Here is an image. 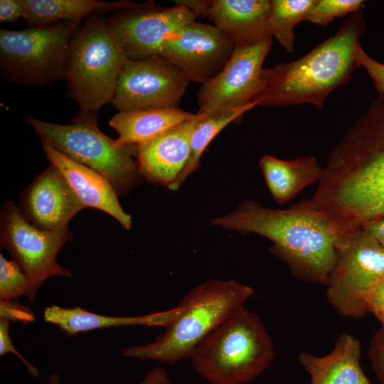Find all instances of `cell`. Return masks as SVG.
<instances>
[{
	"instance_id": "cell-23",
	"label": "cell",
	"mask_w": 384,
	"mask_h": 384,
	"mask_svg": "<svg viewBox=\"0 0 384 384\" xmlns=\"http://www.w3.org/2000/svg\"><path fill=\"white\" fill-rule=\"evenodd\" d=\"M21 2L24 10L23 18L29 27L82 21L90 15L113 14L137 4L129 1L97 0H21Z\"/></svg>"
},
{
	"instance_id": "cell-29",
	"label": "cell",
	"mask_w": 384,
	"mask_h": 384,
	"mask_svg": "<svg viewBox=\"0 0 384 384\" xmlns=\"http://www.w3.org/2000/svg\"><path fill=\"white\" fill-rule=\"evenodd\" d=\"M0 318L22 324H29L35 320L32 309L17 300H0Z\"/></svg>"
},
{
	"instance_id": "cell-3",
	"label": "cell",
	"mask_w": 384,
	"mask_h": 384,
	"mask_svg": "<svg viewBox=\"0 0 384 384\" xmlns=\"http://www.w3.org/2000/svg\"><path fill=\"white\" fill-rule=\"evenodd\" d=\"M365 25L360 11L351 14L335 34L294 61L262 70L255 107L305 103L321 108L326 97L348 82L358 68L355 58Z\"/></svg>"
},
{
	"instance_id": "cell-13",
	"label": "cell",
	"mask_w": 384,
	"mask_h": 384,
	"mask_svg": "<svg viewBox=\"0 0 384 384\" xmlns=\"http://www.w3.org/2000/svg\"><path fill=\"white\" fill-rule=\"evenodd\" d=\"M196 17L183 6L164 7L149 1L113 13L107 20L128 58L142 59L159 55L166 38Z\"/></svg>"
},
{
	"instance_id": "cell-32",
	"label": "cell",
	"mask_w": 384,
	"mask_h": 384,
	"mask_svg": "<svg viewBox=\"0 0 384 384\" xmlns=\"http://www.w3.org/2000/svg\"><path fill=\"white\" fill-rule=\"evenodd\" d=\"M365 303L367 311L372 313L381 324H384V279L370 289Z\"/></svg>"
},
{
	"instance_id": "cell-16",
	"label": "cell",
	"mask_w": 384,
	"mask_h": 384,
	"mask_svg": "<svg viewBox=\"0 0 384 384\" xmlns=\"http://www.w3.org/2000/svg\"><path fill=\"white\" fill-rule=\"evenodd\" d=\"M198 119L196 114L194 117L138 145L136 159L141 177L154 185L171 188L188 161L191 138Z\"/></svg>"
},
{
	"instance_id": "cell-5",
	"label": "cell",
	"mask_w": 384,
	"mask_h": 384,
	"mask_svg": "<svg viewBox=\"0 0 384 384\" xmlns=\"http://www.w3.org/2000/svg\"><path fill=\"white\" fill-rule=\"evenodd\" d=\"M274 357L272 339L260 316L244 306L213 330L190 360L194 370L210 384H247Z\"/></svg>"
},
{
	"instance_id": "cell-24",
	"label": "cell",
	"mask_w": 384,
	"mask_h": 384,
	"mask_svg": "<svg viewBox=\"0 0 384 384\" xmlns=\"http://www.w3.org/2000/svg\"><path fill=\"white\" fill-rule=\"evenodd\" d=\"M255 107V104L231 109L198 112V122L191 138V150L186 164L171 190L176 191L197 170L203 151L213 138L227 125Z\"/></svg>"
},
{
	"instance_id": "cell-12",
	"label": "cell",
	"mask_w": 384,
	"mask_h": 384,
	"mask_svg": "<svg viewBox=\"0 0 384 384\" xmlns=\"http://www.w3.org/2000/svg\"><path fill=\"white\" fill-rule=\"evenodd\" d=\"M235 48L215 26L190 22L173 32L159 55L178 69L189 81L203 85L225 67Z\"/></svg>"
},
{
	"instance_id": "cell-25",
	"label": "cell",
	"mask_w": 384,
	"mask_h": 384,
	"mask_svg": "<svg viewBox=\"0 0 384 384\" xmlns=\"http://www.w3.org/2000/svg\"><path fill=\"white\" fill-rule=\"evenodd\" d=\"M316 0H272L268 20V33L288 53L294 50V28L305 21Z\"/></svg>"
},
{
	"instance_id": "cell-20",
	"label": "cell",
	"mask_w": 384,
	"mask_h": 384,
	"mask_svg": "<svg viewBox=\"0 0 384 384\" xmlns=\"http://www.w3.org/2000/svg\"><path fill=\"white\" fill-rule=\"evenodd\" d=\"M178 305L164 311H156L135 316H115L99 314L80 306L63 307L57 305L47 306L43 310L45 321L58 326L65 335L104 328L126 326H146L166 327L181 311Z\"/></svg>"
},
{
	"instance_id": "cell-14",
	"label": "cell",
	"mask_w": 384,
	"mask_h": 384,
	"mask_svg": "<svg viewBox=\"0 0 384 384\" xmlns=\"http://www.w3.org/2000/svg\"><path fill=\"white\" fill-rule=\"evenodd\" d=\"M272 38L254 45L235 47L225 67L198 92V112L242 107L254 104L260 85L262 64Z\"/></svg>"
},
{
	"instance_id": "cell-35",
	"label": "cell",
	"mask_w": 384,
	"mask_h": 384,
	"mask_svg": "<svg viewBox=\"0 0 384 384\" xmlns=\"http://www.w3.org/2000/svg\"><path fill=\"white\" fill-rule=\"evenodd\" d=\"M361 228L370 234L384 247V218L368 221Z\"/></svg>"
},
{
	"instance_id": "cell-26",
	"label": "cell",
	"mask_w": 384,
	"mask_h": 384,
	"mask_svg": "<svg viewBox=\"0 0 384 384\" xmlns=\"http://www.w3.org/2000/svg\"><path fill=\"white\" fill-rule=\"evenodd\" d=\"M29 281L18 265L0 254V300H17L29 293Z\"/></svg>"
},
{
	"instance_id": "cell-33",
	"label": "cell",
	"mask_w": 384,
	"mask_h": 384,
	"mask_svg": "<svg viewBox=\"0 0 384 384\" xmlns=\"http://www.w3.org/2000/svg\"><path fill=\"white\" fill-rule=\"evenodd\" d=\"M24 10L21 0L0 1V22L12 23L23 17Z\"/></svg>"
},
{
	"instance_id": "cell-1",
	"label": "cell",
	"mask_w": 384,
	"mask_h": 384,
	"mask_svg": "<svg viewBox=\"0 0 384 384\" xmlns=\"http://www.w3.org/2000/svg\"><path fill=\"white\" fill-rule=\"evenodd\" d=\"M311 203L338 235L384 218V97L331 151Z\"/></svg>"
},
{
	"instance_id": "cell-2",
	"label": "cell",
	"mask_w": 384,
	"mask_h": 384,
	"mask_svg": "<svg viewBox=\"0 0 384 384\" xmlns=\"http://www.w3.org/2000/svg\"><path fill=\"white\" fill-rule=\"evenodd\" d=\"M210 223L269 239L274 244L272 251L306 281L326 285L335 267L337 238L323 218L302 202L274 209L246 200Z\"/></svg>"
},
{
	"instance_id": "cell-19",
	"label": "cell",
	"mask_w": 384,
	"mask_h": 384,
	"mask_svg": "<svg viewBox=\"0 0 384 384\" xmlns=\"http://www.w3.org/2000/svg\"><path fill=\"white\" fill-rule=\"evenodd\" d=\"M361 355L359 340L343 333L327 355L316 356L302 352L298 359L310 375L309 384H371L361 366Z\"/></svg>"
},
{
	"instance_id": "cell-6",
	"label": "cell",
	"mask_w": 384,
	"mask_h": 384,
	"mask_svg": "<svg viewBox=\"0 0 384 384\" xmlns=\"http://www.w3.org/2000/svg\"><path fill=\"white\" fill-rule=\"evenodd\" d=\"M127 58L107 20L95 14L80 26L70 44L63 78L68 95L79 107L77 115L97 121L102 107L112 100Z\"/></svg>"
},
{
	"instance_id": "cell-4",
	"label": "cell",
	"mask_w": 384,
	"mask_h": 384,
	"mask_svg": "<svg viewBox=\"0 0 384 384\" xmlns=\"http://www.w3.org/2000/svg\"><path fill=\"white\" fill-rule=\"evenodd\" d=\"M253 292L233 279H211L198 284L180 299V313L162 334L146 344L124 348L122 355L170 365L190 358L198 345L244 306Z\"/></svg>"
},
{
	"instance_id": "cell-30",
	"label": "cell",
	"mask_w": 384,
	"mask_h": 384,
	"mask_svg": "<svg viewBox=\"0 0 384 384\" xmlns=\"http://www.w3.org/2000/svg\"><path fill=\"white\" fill-rule=\"evenodd\" d=\"M368 356L380 384H384V324L370 341Z\"/></svg>"
},
{
	"instance_id": "cell-37",
	"label": "cell",
	"mask_w": 384,
	"mask_h": 384,
	"mask_svg": "<svg viewBox=\"0 0 384 384\" xmlns=\"http://www.w3.org/2000/svg\"><path fill=\"white\" fill-rule=\"evenodd\" d=\"M64 384H65V383H64Z\"/></svg>"
},
{
	"instance_id": "cell-9",
	"label": "cell",
	"mask_w": 384,
	"mask_h": 384,
	"mask_svg": "<svg viewBox=\"0 0 384 384\" xmlns=\"http://www.w3.org/2000/svg\"><path fill=\"white\" fill-rule=\"evenodd\" d=\"M336 261L326 284V297L338 314L361 319L368 313L365 299L384 279V247L363 228L337 239Z\"/></svg>"
},
{
	"instance_id": "cell-27",
	"label": "cell",
	"mask_w": 384,
	"mask_h": 384,
	"mask_svg": "<svg viewBox=\"0 0 384 384\" xmlns=\"http://www.w3.org/2000/svg\"><path fill=\"white\" fill-rule=\"evenodd\" d=\"M362 0H316L306 20L319 26H327L334 18L359 11Z\"/></svg>"
},
{
	"instance_id": "cell-18",
	"label": "cell",
	"mask_w": 384,
	"mask_h": 384,
	"mask_svg": "<svg viewBox=\"0 0 384 384\" xmlns=\"http://www.w3.org/2000/svg\"><path fill=\"white\" fill-rule=\"evenodd\" d=\"M270 0L206 1L207 16L235 47L260 43L268 37Z\"/></svg>"
},
{
	"instance_id": "cell-21",
	"label": "cell",
	"mask_w": 384,
	"mask_h": 384,
	"mask_svg": "<svg viewBox=\"0 0 384 384\" xmlns=\"http://www.w3.org/2000/svg\"><path fill=\"white\" fill-rule=\"evenodd\" d=\"M259 165L272 198L279 204L290 201L304 188L319 181L323 172L313 156L282 160L265 155Z\"/></svg>"
},
{
	"instance_id": "cell-15",
	"label": "cell",
	"mask_w": 384,
	"mask_h": 384,
	"mask_svg": "<svg viewBox=\"0 0 384 384\" xmlns=\"http://www.w3.org/2000/svg\"><path fill=\"white\" fill-rule=\"evenodd\" d=\"M84 208L64 176L51 164L24 190L19 206L26 220L46 230L68 225Z\"/></svg>"
},
{
	"instance_id": "cell-36",
	"label": "cell",
	"mask_w": 384,
	"mask_h": 384,
	"mask_svg": "<svg viewBox=\"0 0 384 384\" xmlns=\"http://www.w3.org/2000/svg\"><path fill=\"white\" fill-rule=\"evenodd\" d=\"M47 384H61L59 375L56 373L51 374L48 378Z\"/></svg>"
},
{
	"instance_id": "cell-8",
	"label": "cell",
	"mask_w": 384,
	"mask_h": 384,
	"mask_svg": "<svg viewBox=\"0 0 384 384\" xmlns=\"http://www.w3.org/2000/svg\"><path fill=\"white\" fill-rule=\"evenodd\" d=\"M81 20L23 30H0V71L13 83L43 86L64 78L71 41Z\"/></svg>"
},
{
	"instance_id": "cell-7",
	"label": "cell",
	"mask_w": 384,
	"mask_h": 384,
	"mask_svg": "<svg viewBox=\"0 0 384 384\" xmlns=\"http://www.w3.org/2000/svg\"><path fill=\"white\" fill-rule=\"evenodd\" d=\"M39 137L70 159L84 164L107 177L118 195H125L139 183L137 145H119L105 135L97 121L75 116L70 124H58L26 118Z\"/></svg>"
},
{
	"instance_id": "cell-10",
	"label": "cell",
	"mask_w": 384,
	"mask_h": 384,
	"mask_svg": "<svg viewBox=\"0 0 384 384\" xmlns=\"http://www.w3.org/2000/svg\"><path fill=\"white\" fill-rule=\"evenodd\" d=\"M73 238L68 225L42 230L30 223L13 202H5L1 210V247L9 251L28 279L26 297L34 303L44 282L53 276L72 277L70 269L60 265L56 256L63 245Z\"/></svg>"
},
{
	"instance_id": "cell-31",
	"label": "cell",
	"mask_w": 384,
	"mask_h": 384,
	"mask_svg": "<svg viewBox=\"0 0 384 384\" xmlns=\"http://www.w3.org/2000/svg\"><path fill=\"white\" fill-rule=\"evenodd\" d=\"M10 321L6 319L0 318V356L8 353L16 355L23 363L28 373L33 376H38V369L23 358L16 349L9 336Z\"/></svg>"
},
{
	"instance_id": "cell-34",
	"label": "cell",
	"mask_w": 384,
	"mask_h": 384,
	"mask_svg": "<svg viewBox=\"0 0 384 384\" xmlns=\"http://www.w3.org/2000/svg\"><path fill=\"white\" fill-rule=\"evenodd\" d=\"M139 384H170V380L165 369L157 367L149 370Z\"/></svg>"
},
{
	"instance_id": "cell-17",
	"label": "cell",
	"mask_w": 384,
	"mask_h": 384,
	"mask_svg": "<svg viewBox=\"0 0 384 384\" xmlns=\"http://www.w3.org/2000/svg\"><path fill=\"white\" fill-rule=\"evenodd\" d=\"M42 147L48 160L62 173L85 208L102 210L114 217L122 228L130 229L132 217L121 207L117 193L107 177L46 143H42Z\"/></svg>"
},
{
	"instance_id": "cell-11",
	"label": "cell",
	"mask_w": 384,
	"mask_h": 384,
	"mask_svg": "<svg viewBox=\"0 0 384 384\" xmlns=\"http://www.w3.org/2000/svg\"><path fill=\"white\" fill-rule=\"evenodd\" d=\"M188 83L178 69L159 55L127 58L111 103L119 112L177 107Z\"/></svg>"
},
{
	"instance_id": "cell-22",
	"label": "cell",
	"mask_w": 384,
	"mask_h": 384,
	"mask_svg": "<svg viewBox=\"0 0 384 384\" xmlns=\"http://www.w3.org/2000/svg\"><path fill=\"white\" fill-rule=\"evenodd\" d=\"M195 115L178 107L118 112L112 117L109 124L119 134L116 139L119 145L138 146Z\"/></svg>"
},
{
	"instance_id": "cell-28",
	"label": "cell",
	"mask_w": 384,
	"mask_h": 384,
	"mask_svg": "<svg viewBox=\"0 0 384 384\" xmlns=\"http://www.w3.org/2000/svg\"><path fill=\"white\" fill-rule=\"evenodd\" d=\"M359 67L365 68L380 96L384 97V64L369 56L359 44L355 53Z\"/></svg>"
}]
</instances>
